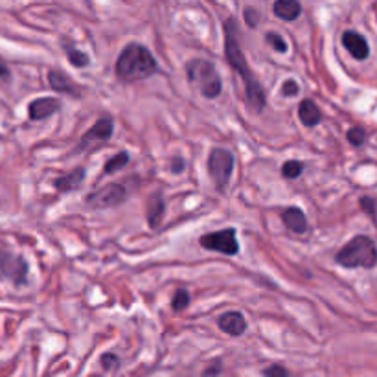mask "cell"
<instances>
[{
  "instance_id": "obj_31",
  "label": "cell",
  "mask_w": 377,
  "mask_h": 377,
  "mask_svg": "<svg viewBox=\"0 0 377 377\" xmlns=\"http://www.w3.org/2000/svg\"><path fill=\"white\" fill-rule=\"evenodd\" d=\"M8 77H9L8 67H6V65L0 61V80H8Z\"/></svg>"
},
{
  "instance_id": "obj_26",
  "label": "cell",
  "mask_w": 377,
  "mask_h": 377,
  "mask_svg": "<svg viewBox=\"0 0 377 377\" xmlns=\"http://www.w3.org/2000/svg\"><path fill=\"white\" fill-rule=\"evenodd\" d=\"M298 92H300V89H298V83L295 80H288L282 85V94L283 96H297Z\"/></svg>"
},
{
  "instance_id": "obj_13",
  "label": "cell",
  "mask_w": 377,
  "mask_h": 377,
  "mask_svg": "<svg viewBox=\"0 0 377 377\" xmlns=\"http://www.w3.org/2000/svg\"><path fill=\"white\" fill-rule=\"evenodd\" d=\"M114 124L111 118H99L94 126L87 131L83 138H81V146L89 144V142H94V140H109L113 136Z\"/></svg>"
},
{
  "instance_id": "obj_22",
  "label": "cell",
  "mask_w": 377,
  "mask_h": 377,
  "mask_svg": "<svg viewBox=\"0 0 377 377\" xmlns=\"http://www.w3.org/2000/svg\"><path fill=\"white\" fill-rule=\"evenodd\" d=\"M190 304V293L186 289H177V293L173 295V300H171V307L175 311L186 310Z\"/></svg>"
},
{
  "instance_id": "obj_21",
  "label": "cell",
  "mask_w": 377,
  "mask_h": 377,
  "mask_svg": "<svg viewBox=\"0 0 377 377\" xmlns=\"http://www.w3.org/2000/svg\"><path fill=\"white\" fill-rule=\"evenodd\" d=\"M302 171H304V164L300 160H288L282 168L283 177H288V179H297Z\"/></svg>"
},
{
  "instance_id": "obj_5",
  "label": "cell",
  "mask_w": 377,
  "mask_h": 377,
  "mask_svg": "<svg viewBox=\"0 0 377 377\" xmlns=\"http://www.w3.org/2000/svg\"><path fill=\"white\" fill-rule=\"evenodd\" d=\"M208 171L219 192H225L234 171V155L229 149L216 148L208 158Z\"/></svg>"
},
{
  "instance_id": "obj_28",
  "label": "cell",
  "mask_w": 377,
  "mask_h": 377,
  "mask_svg": "<svg viewBox=\"0 0 377 377\" xmlns=\"http://www.w3.org/2000/svg\"><path fill=\"white\" fill-rule=\"evenodd\" d=\"M258 18H260V13H258L254 8H247L245 9V21L248 23V26H256Z\"/></svg>"
},
{
  "instance_id": "obj_27",
  "label": "cell",
  "mask_w": 377,
  "mask_h": 377,
  "mask_svg": "<svg viewBox=\"0 0 377 377\" xmlns=\"http://www.w3.org/2000/svg\"><path fill=\"white\" fill-rule=\"evenodd\" d=\"M102 364H104L105 370H113L118 364V357L114 354H105L104 357H102Z\"/></svg>"
},
{
  "instance_id": "obj_9",
  "label": "cell",
  "mask_w": 377,
  "mask_h": 377,
  "mask_svg": "<svg viewBox=\"0 0 377 377\" xmlns=\"http://www.w3.org/2000/svg\"><path fill=\"white\" fill-rule=\"evenodd\" d=\"M164 212H166V202L162 197L160 192H153L146 201V217L151 229H158L164 219Z\"/></svg>"
},
{
  "instance_id": "obj_23",
  "label": "cell",
  "mask_w": 377,
  "mask_h": 377,
  "mask_svg": "<svg viewBox=\"0 0 377 377\" xmlns=\"http://www.w3.org/2000/svg\"><path fill=\"white\" fill-rule=\"evenodd\" d=\"M348 142H350L351 146H355V148L363 146L364 142H366V131H364L363 127H351V129L348 131Z\"/></svg>"
},
{
  "instance_id": "obj_30",
  "label": "cell",
  "mask_w": 377,
  "mask_h": 377,
  "mask_svg": "<svg viewBox=\"0 0 377 377\" xmlns=\"http://www.w3.org/2000/svg\"><path fill=\"white\" fill-rule=\"evenodd\" d=\"M171 170L175 171V173H180V171L185 170V160L179 157H177L175 160H171Z\"/></svg>"
},
{
  "instance_id": "obj_7",
  "label": "cell",
  "mask_w": 377,
  "mask_h": 377,
  "mask_svg": "<svg viewBox=\"0 0 377 377\" xmlns=\"http://www.w3.org/2000/svg\"><path fill=\"white\" fill-rule=\"evenodd\" d=\"M201 247L208 248V251L221 252V254H226V256H234L239 251V243L236 239V230L225 229L219 230V232L207 234V236L201 238Z\"/></svg>"
},
{
  "instance_id": "obj_24",
  "label": "cell",
  "mask_w": 377,
  "mask_h": 377,
  "mask_svg": "<svg viewBox=\"0 0 377 377\" xmlns=\"http://www.w3.org/2000/svg\"><path fill=\"white\" fill-rule=\"evenodd\" d=\"M265 40H267L276 52H282V54L283 52H288V43H285L283 37L278 35V33H267V35H265Z\"/></svg>"
},
{
  "instance_id": "obj_29",
  "label": "cell",
  "mask_w": 377,
  "mask_h": 377,
  "mask_svg": "<svg viewBox=\"0 0 377 377\" xmlns=\"http://www.w3.org/2000/svg\"><path fill=\"white\" fill-rule=\"evenodd\" d=\"M361 207H363L364 212H368L370 216H376V201L372 197L361 199Z\"/></svg>"
},
{
  "instance_id": "obj_17",
  "label": "cell",
  "mask_w": 377,
  "mask_h": 377,
  "mask_svg": "<svg viewBox=\"0 0 377 377\" xmlns=\"http://www.w3.org/2000/svg\"><path fill=\"white\" fill-rule=\"evenodd\" d=\"M273 11L278 18L291 23V21H297V18L300 17L302 6L298 4L297 0H280V2H276V4H274Z\"/></svg>"
},
{
  "instance_id": "obj_18",
  "label": "cell",
  "mask_w": 377,
  "mask_h": 377,
  "mask_svg": "<svg viewBox=\"0 0 377 377\" xmlns=\"http://www.w3.org/2000/svg\"><path fill=\"white\" fill-rule=\"evenodd\" d=\"M83 180H85V170H83V168H76V170L67 173V175L59 177V179L54 182V186L59 190V192L67 193L80 188Z\"/></svg>"
},
{
  "instance_id": "obj_10",
  "label": "cell",
  "mask_w": 377,
  "mask_h": 377,
  "mask_svg": "<svg viewBox=\"0 0 377 377\" xmlns=\"http://www.w3.org/2000/svg\"><path fill=\"white\" fill-rule=\"evenodd\" d=\"M48 83H50V87H52V89L58 90V92H61V94L74 96V98H80L81 96V89H80V85H77L76 81L70 80L68 76H65L63 72H59V70H50Z\"/></svg>"
},
{
  "instance_id": "obj_25",
  "label": "cell",
  "mask_w": 377,
  "mask_h": 377,
  "mask_svg": "<svg viewBox=\"0 0 377 377\" xmlns=\"http://www.w3.org/2000/svg\"><path fill=\"white\" fill-rule=\"evenodd\" d=\"M263 376L265 377H291L288 370L283 368L282 364H273V366H269V368H265Z\"/></svg>"
},
{
  "instance_id": "obj_3",
  "label": "cell",
  "mask_w": 377,
  "mask_h": 377,
  "mask_svg": "<svg viewBox=\"0 0 377 377\" xmlns=\"http://www.w3.org/2000/svg\"><path fill=\"white\" fill-rule=\"evenodd\" d=\"M335 261L346 269H372L377 265V247L368 236H355L337 252Z\"/></svg>"
},
{
  "instance_id": "obj_16",
  "label": "cell",
  "mask_w": 377,
  "mask_h": 377,
  "mask_svg": "<svg viewBox=\"0 0 377 377\" xmlns=\"http://www.w3.org/2000/svg\"><path fill=\"white\" fill-rule=\"evenodd\" d=\"M298 116H300V121L305 127H315L319 126L320 120H322V113L320 109L317 107L313 99L305 98L300 102V107H298Z\"/></svg>"
},
{
  "instance_id": "obj_14",
  "label": "cell",
  "mask_w": 377,
  "mask_h": 377,
  "mask_svg": "<svg viewBox=\"0 0 377 377\" xmlns=\"http://www.w3.org/2000/svg\"><path fill=\"white\" fill-rule=\"evenodd\" d=\"M61 107V102L55 98H40V99H33L30 107H28V113H30V118L32 120H45L50 114H54L55 111H59Z\"/></svg>"
},
{
  "instance_id": "obj_8",
  "label": "cell",
  "mask_w": 377,
  "mask_h": 377,
  "mask_svg": "<svg viewBox=\"0 0 377 377\" xmlns=\"http://www.w3.org/2000/svg\"><path fill=\"white\" fill-rule=\"evenodd\" d=\"M127 192L121 185H107L87 195V204L90 208H111L118 207L126 201Z\"/></svg>"
},
{
  "instance_id": "obj_20",
  "label": "cell",
  "mask_w": 377,
  "mask_h": 377,
  "mask_svg": "<svg viewBox=\"0 0 377 377\" xmlns=\"http://www.w3.org/2000/svg\"><path fill=\"white\" fill-rule=\"evenodd\" d=\"M127 162H129V155H127L126 151L118 153V155H114L113 158H109V162L105 164V173H113V171L126 168Z\"/></svg>"
},
{
  "instance_id": "obj_4",
  "label": "cell",
  "mask_w": 377,
  "mask_h": 377,
  "mask_svg": "<svg viewBox=\"0 0 377 377\" xmlns=\"http://www.w3.org/2000/svg\"><path fill=\"white\" fill-rule=\"evenodd\" d=\"M186 76L190 83L197 85L204 98H217L221 94V77L216 65L207 59H192L186 67Z\"/></svg>"
},
{
  "instance_id": "obj_2",
  "label": "cell",
  "mask_w": 377,
  "mask_h": 377,
  "mask_svg": "<svg viewBox=\"0 0 377 377\" xmlns=\"http://www.w3.org/2000/svg\"><path fill=\"white\" fill-rule=\"evenodd\" d=\"M158 70V65L146 46L133 43L121 50L116 61V74L121 81L133 83V81L148 80Z\"/></svg>"
},
{
  "instance_id": "obj_12",
  "label": "cell",
  "mask_w": 377,
  "mask_h": 377,
  "mask_svg": "<svg viewBox=\"0 0 377 377\" xmlns=\"http://www.w3.org/2000/svg\"><path fill=\"white\" fill-rule=\"evenodd\" d=\"M217 326L225 333L232 335V337H239L247 329V322L243 319V315L238 311H230V313L221 315L219 320H217Z\"/></svg>"
},
{
  "instance_id": "obj_1",
  "label": "cell",
  "mask_w": 377,
  "mask_h": 377,
  "mask_svg": "<svg viewBox=\"0 0 377 377\" xmlns=\"http://www.w3.org/2000/svg\"><path fill=\"white\" fill-rule=\"evenodd\" d=\"M238 24L234 18H226L225 23V55L226 61H229L230 67L234 70H238L239 76H241L243 83H245V96H247L248 107L254 111V113H261L265 107V94L263 89H261L260 81L254 76V72L248 67L247 59L243 55L241 48H239L238 43Z\"/></svg>"
},
{
  "instance_id": "obj_15",
  "label": "cell",
  "mask_w": 377,
  "mask_h": 377,
  "mask_svg": "<svg viewBox=\"0 0 377 377\" xmlns=\"http://www.w3.org/2000/svg\"><path fill=\"white\" fill-rule=\"evenodd\" d=\"M282 221L283 225L288 226L291 232L295 234H304L307 230V217L304 212L297 207H291L288 210L282 212Z\"/></svg>"
},
{
  "instance_id": "obj_11",
  "label": "cell",
  "mask_w": 377,
  "mask_h": 377,
  "mask_svg": "<svg viewBox=\"0 0 377 377\" xmlns=\"http://www.w3.org/2000/svg\"><path fill=\"white\" fill-rule=\"evenodd\" d=\"M342 45H344V48L348 50L355 59H359V61H363V59H366L370 55L368 43L357 32H344V35H342Z\"/></svg>"
},
{
  "instance_id": "obj_6",
  "label": "cell",
  "mask_w": 377,
  "mask_h": 377,
  "mask_svg": "<svg viewBox=\"0 0 377 377\" xmlns=\"http://www.w3.org/2000/svg\"><path fill=\"white\" fill-rule=\"evenodd\" d=\"M0 278L8 280L15 285H24L28 282L26 260L13 252L0 251Z\"/></svg>"
},
{
  "instance_id": "obj_19",
  "label": "cell",
  "mask_w": 377,
  "mask_h": 377,
  "mask_svg": "<svg viewBox=\"0 0 377 377\" xmlns=\"http://www.w3.org/2000/svg\"><path fill=\"white\" fill-rule=\"evenodd\" d=\"M63 48H65V52H67L68 61H70L74 67L81 68V67H87V65H89V55H87L85 52L74 48L72 45H63Z\"/></svg>"
}]
</instances>
